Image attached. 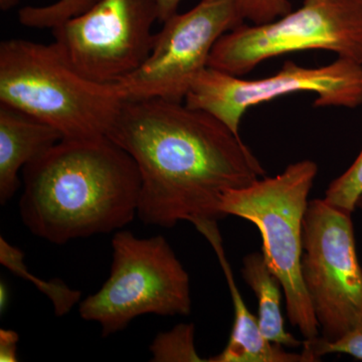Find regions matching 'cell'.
I'll use <instances>...</instances> for the list:
<instances>
[{
  "instance_id": "6da1fadb",
  "label": "cell",
  "mask_w": 362,
  "mask_h": 362,
  "mask_svg": "<svg viewBox=\"0 0 362 362\" xmlns=\"http://www.w3.org/2000/svg\"><path fill=\"white\" fill-rule=\"evenodd\" d=\"M107 137L135 161L141 178L137 216L171 228L220 221L226 190L265 177L251 149L206 111L163 99L124 101Z\"/></svg>"
},
{
  "instance_id": "7a4b0ae2",
  "label": "cell",
  "mask_w": 362,
  "mask_h": 362,
  "mask_svg": "<svg viewBox=\"0 0 362 362\" xmlns=\"http://www.w3.org/2000/svg\"><path fill=\"white\" fill-rule=\"evenodd\" d=\"M23 225L54 245L122 230L137 216L141 178L108 137L63 139L23 169Z\"/></svg>"
},
{
  "instance_id": "3957f363",
  "label": "cell",
  "mask_w": 362,
  "mask_h": 362,
  "mask_svg": "<svg viewBox=\"0 0 362 362\" xmlns=\"http://www.w3.org/2000/svg\"><path fill=\"white\" fill-rule=\"evenodd\" d=\"M123 102L115 84L81 75L54 42L0 44V104L52 126L63 139L106 137Z\"/></svg>"
},
{
  "instance_id": "277c9868",
  "label": "cell",
  "mask_w": 362,
  "mask_h": 362,
  "mask_svg": "<svg viewBox=\"0 0 362 362\" xmlns=\"http://www.w3.org/2000/svg\"><path fill=\"white\" fill-rule=\"evenodd\" d=\"M317 173L315 162H295L274 177L226 190L221 201L223 216H238L258 228L267 265L282 284L289 322L305 340L320 337L301 275L304 218Z\"/></svg>"
},
{
  "instance_id": "5b68a950",
  "label": "cell",
  "mask_w": 362,
  "mask_h": 362,
  "mask_svg": "<svg viewBox=\"0 0 362 362\" xmlns=\"http://www.w3.org/2000/svg\"><path fill=\"white\" fill-rule=\"evenodd\" d=\"M112 247L110 276L99 291L81 302L82 319L99 324L106 337L145 314L189 315V275L164 237L142 239L117 230Z\"/></svg>"
},
{
  "instance_id": "8992f818",
  "label": "cell",
  "mask_w": 362,
  "mask_h": 362,
  "mask_svg": "<svg viewBox=\"0 0 362 362\" xmlns=\"http://www.w3.org/2000/svg\"><path fill=\"white\" fill-rule=\"evenodd\" d=\"M327 51L362 64V0H303L264 25H240L216 42L209 68L243 77L269 59Z\"/></svg>"
},
{
  "instance_id": "52a82bcc",
  "label": "cell",
  "mask_w": 362,
  "mask_h": 362,
  "mask_svg": "<svg viewBox=\"0 0 362 362\" xmlns=\"http://www.w3.org/2000/svg\"><path fill=\"white\" fill-rule=\"evenodd\" d=\"M351 216L324 199L309 202L305 214L301 275L325 341L362 325V268Z\"/></svg>"
},
{
  "instance_id": "ba28073f",
  "label": "cell",
  "mask_w": 362,
  "mask_h": 362,
  "mask_svg": "<svg viewBox=\"0 0 362 362\" xmlns=\"http://www.w3.org/2000/svg\"><path fill=\"white\" fill-rule=\"evenodd\" d=\"M296 93L315 94V108L356 109L362 105V64L338 58L329 65L306 68L286 61L275 75L259 80L206 66L194 78L185 104L207 112L240 136V121L250 108Z\"/></svg>"
},
{
  "instance_id": "9c48e42d",
  "label": "cell",
  "mask_w": 362,
  "mask_h": 362,
  "mask_svg": "<svg viewBox=\"0 0 362 362\" xmlns=\"http://www.w3.org/2000/svg\"><path fill=\"white\" fill-rule=\"evenodd\" d=\"M243 23L235 0H201L187 13H175L156 33L143 65L116 83L123 101H185L216 42Z\"/></svg>"
},
{
  "instance_id": "30bf717a",
  "label": "cell",
  "mask_w": 362,
  "mask_h": 362,
  "mask_svg": "<svg viewBox=\"0 0 362 362\" xmlns=\"http://www.w3.org/2000/svg\"><path fill=\"white\" fill-rule=\"evenodd\" d=\"M157 0H99L52 28L54 44L84 77L114 85L143 65L153 47Z\"/></svg>"
},
{
  "instance_id": "8fae6325",
  "label": "cell",
  "mask_w": 362,
  "mask_h": 362,
  "mask_svg": "<svg viewBox=\"0 0 362 362\" xmlns=\"http://www.w3.org/2000/svg\"><path fill=\"white\" fill-rule=\"evenodd\" d=\"M211 245L225 274L233 313V329L228 344L218 356L209 357L207 362H314L311 356L287 351L285 346L268 341L259 329L258 318L247 309L235 282L230 262L226 259L223 238L216 221H197L192 223Z\"/></svg>"
},
{
  "instance_id": "7c38bea8",
  "label": "cell",
  "mask_w": 362,
  "mask_h": 362,
  "mask_svg": "<svg viewBox=\"0 0 362 362\" xmlns=\"http://www.w3.org/2000/svg\"><path fill=\"white\" fill-rule=\"evenodd\" d=\"M63 140L59 131L39 119L0 104V204L21 187V169Z\"/></svg>"
},
{
  "instance_id": "4fadbf2b",
  "label": "cell",
  "mask_w": 362,
  "mask_h": 362,
  "mask_svg": "<svg viewBox=\"0 0 362 362\" xmlns=\"http://www.w3.org/2000/svg\"><path fill=\"white\" fill-rule=\"evenodd\" d=\"M243 278L256 295L259 304V326L268 341L282 346H301L291 333L285 330L284 318L281 310L282 284L277 276L269 269L263 252H251L243 261Z\"/></svg>"
},
{
  "instance_id": "5bb4252c",
  "label": "cell",
  "mask_w": 362,
  "mask_h": 362,
  "mask_svg": "<svg viewBox=\"0 0 362 362\" xmlns=\"http://www.w3.org/2000/svg\"><path fill=\"white\" fill-rule=\"evenodd\" d=\"M23 251L18 247L11 246L4 238H0V263L1 265L9 269L11 273L26 281L32 282L42 294L51 300L52 306H54V314L58 317H62L68 314L73 309L76 304L80 302L81 294L77 290L71 289L68 285L59 279L47 281L39 279L33 275L26 268L25 262H23Z\"/></svg>"
},
{
  "instance_id": "9a60e30c",
  "label": "cell",
  "mask_w": 362,
  "mask_h": 362,
  "mask_svg": "<svg viewBox=\"0 0 362 362\" xmlns=\"http://www.w3.org/2000/svg\"><path fill=\"white\" fill-rule=\"evenodd\" d=\"M153 362H207L197 354L194 325L177 324L168 332L159 333L149 347Z\"/></svg>"
},
{
  "instance_id": "2e32d148",
  "label": "cell",
  "mask_w": 362,
  "mask_h": 362,
  "mask_svg": "<svg viewBox=\"0 0 362 362\" xmlns=\"http://www.w3.org/2000/svg\"><path fill=\"white\" fill-rule=\"evenodd\" d=\"M99 0H58L49 6H25L18 11V20L26 28H52L89 11Z\"/></svg>"
},
{
  "instance_id": "e0dca14e",
  "label": "cell",
  "mask_w": 362,
  "mask_h": 362,
  "mask_svg": "<svg viewBox=\"0 0 362 362\" xmlns=\"http://www.w3.org/2000/svg\"><path fill=\"white\" fill-rule=\"evenodd\" d=\"M361 195L362 149L349 169L328 185L324 199L332 206L354 214Z\"/></svg>"
},
{
  "instance_id": "ac0fdd59",
  "label": "cell",
  "mask_w": 362,
  "mask_h": 362,
  "mask_svg": "<svg viewBox=\"0 0 362 362\" xmlns=\"http://www.w3.org/2000/svg\"><path fill=\"white\" fill-rule=\"evenodd\" d=\"M302 346L303 351L315 358L316 361L330 354H347L362 361V325L335 341H325L319 337L315 339L305 340Z\"/></svg>"
},
{
  "instance_id": "d6986e66",
  "label": "cell",
  "mask_w": 362,
  "mask_h": 362,
  "mask_svg": "<svg viewBox=\"0 0 362 362\" xmlns=\"http://www.w3.org/2000/svg\"><path fill=\"white\" fill-rule=\"evenodd\" d=\"M243 20L252 25H264L293 11V0H235Z\"/></svg>"
},
{
  "instance_id": "ffe728a7",
  "label": "cell",
  "mask_w": 362,
  "mask_h": 362,
  "mask_svg": "<svg viewBox=\"0 0 362 362\" xmlns=\"http://www.w3.org/2000/svg\"><path fill=\"white\" fill-rule=\"evenodd\" d=\"M20 340L18 333L13 330L0 329V361H18L16 350Z\"/></svg>"
},
{
  "instance_id": "44dd1931",
  "label": "cell",
  "mask_w": 362,
  "mask_h": 362,
  "mask_svg": "<svg viewBox=\"0 0 362 362\" xmlns=\"http://www.w3.org/2000/svg\"><path fill=\"white\" fill-rule=\"evenodd\" d=\"M181 0H157L159 11V21L164 23L169 18L177 13Z\"/></svg>"
},
{
  "instance_id": "7402d4cb",
  "label": "cell",
  "mask_w": 362,
  "mask_h": 362,
  "mask_svg": "<svg viewBox=\"0 0 362 362\" xmlns=\"http://www.w3.org/2000/svg\"><path fill=\"white\" fill-rule=\"evenodd\" d=\"M8 303V290H7L6 283L1 282L0 284V311L6 310Z\"/></svg>"
},
{
  "instance_id": "603a6c76",
  "label": "cell",
  "mask_w": 362,
  "mask_h": 362,
  "mask_svg": "<svg viewBox=\"0 0 362 362\" xmlns=\"http://www.w3.org/2000/svg\"><path fill=\"white\" fill-rule=\"evenodd\" d=\"M21 0H0V8L1 11H7L13 8L20 4Z\"/></svg>"
},
{
  "instance_id": "cb8c5ba5",
  "label": "cell",
  "mask_w": 362,
  "mask_h": 362,
  "mask_svg": "<svg viewBox=\"0 0 362 362\" xmlns=\"http://www.w3.org/2000/svg\"><path fill=\"white\" fill-rule=\"evenodd\" d=\"M357 207H359V209H362V195L361 199H359L358 202H357Z\"/></svg>"
}]
</instances>
